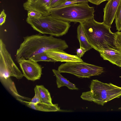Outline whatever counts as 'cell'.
<instances>
[{"label": "cell", "instance_id": "cell-1", "mask_svg": "<svg viewBox=\"0 0 121 121\" xmlns=\"http://www.w3.org/2000/svg\"><path fill=\"white\" fill-rule=\"evenodd\" d=\"M23 39L16 52L17 61L20 59H30L37 55L50 50H64L68 47L65 40L51 35L35 34L24 37Z\"/></svg>", "mask_w": 121, "mask_h": 121}, {"label": "cell", "instance_id": "cell-2", "mask_svg": "<svg viewBox=\"0 0 121 121\" xmlns=\"http://www.w3.org/2000/svg\"><path fill=\"white\" fill-rule=\"evenodd\" d=\"M80 23L89 43L99 52L105 49L116 47L114 33L103 22H97L93 18Z\"/></svg>", "mask_w": 121, "mask_h": 121}, {"label": "cell", "instance_id": "cell-3", "mask_svg": "<svg viewBox=\"0 0 121 121\" xmlns=\"http://www.w3.org/2000/svg\"><path fill=\"white\" fill-rule=\"evenodd\" d=\"M90 88V91L82 93L81 98L102 106L121 96V87L111 83H105L97 79L93 80Z\"/></svg>", "mask_w": 121, "mask_h": 121}, {"label": "cell", "instance_id": "cell-4", "mask_svg": "<svg viewBox=\"0 0 121 121\" xmlns=\"http://www.w3.org/2000/svg\"><path fill=\"white\" fill-rule=\"evenodd\" d=\"M94 8L88 2L78 3L50 9V15L65 21L82 22L94 18Z\"/></svg>", "mask_w": 121, "mask_h": 121}, {"label": "cell", "instance_id": "cell-5", "mask_svg": "<svg viewBox=\"0 0 121 121\" xmlns=\"http://www.w3.org/2000/svg\"><path fill=\"white\" fill-rule=\"evenodd\" d=\"M26 21L39 33L57 37L65 34L70 26L69 22L56 19L50 15L42 16L38 18L27 17Z\"/></svg>", "mask_w": 121, "mask_h": 121}, {"label": "cell", "instance_id": "cell-6", "mask_svg": "<svg viewBox=\"0 0 121 121\" xmlns=\"http://www.w3.org/2000/svg\"><path fill=\"white\" fill-rule=\"evenodd\" d=\"M58 70L60 73H70L80 78H89L92 76L101 74L104 72L103 67L83 61L66 62L61 64Z\"/></svg>", "mask_w": 121, "mask_h": 121}, {"label": "cell", "instance_id": "cell-7", "mask_svg": "<svg viewBox=\"0 0 121 121\" xmlns=\"http://www.w3.org/2000/svg\"><path fill=\"white\" fill-rule=\"evenodd\" d=\"M0 76L1 81L11 77L20 79L24 76L14 63L1 39H0Z\"/></svg>", "mask_w": 121, "mask_h": 121}, {"label": "cell", "instance_id": "cell-8", "mask_svg": "<svg viewBox=\"0 0 121 121\" xmlns=\"http://www.w3.org/2000/svg\"><path fill=\"white\" fill-rule=\"evenodd\" d=\"M17 62L19 65L24 76L28 80L35 81L40 79L42 68L37 62L30 59H20Z\"/></svg>", "mask_w": 121, "mask_h": 121}, {"label": "cell", "instance_id": "cell-9", "mask_svg": "<svg viewBox=\"0 0 121 121\" xmlns=\"http://www.w3.org/2000/svg\"><path fill=\"white\" fill-rule=\"evenodd\" d=\"M51 0H27L23 4L24 9L33 10L41 13L43 16L50 15Z\"/></svg>", "mask_w": 121, "mask_h": 121}, {"label": "cell", "instance_id": "cell-10", "mask_svg": "<svg viewBox=\"0 0 121 121\" xmlns=\"http://www.w3.org/2000/svg\"><path fill=\"white\" fill-rule=\"evenodd\" d=\"M121 0H108L104 9L103 22L111 28Z\"/></svg>", "mask_w": 121, "mask_h": 121}, {"label": "cell", "instance_id": "cell-11", "mask_svg": "<svg viewBox=\"0 0 121 121\" xmlns=\"http://www.w3.org/2000/svg\"><path fill=\"white\" fill-rule=\"evenodd\" d=\"M45 52L49 57L56 62H67L83 61L82 59L76 55L68 54L62 50L54 49L48 50Z\"/></svg>", "mask_w": 121, "mask_h": 121}, {"label": "cell", "instance_id": "cell-12", "mask_svg": "<svg viewBox=\"0 0 121 121\" xmlns=\"http://www.w3.org/2000/svg\"><path fill=\"white\" fill-rule=\"evenodd\" d=\"M99 53L104 60H108L119 67L121 62V48L116 47L105 49Z\"/></svg>", "mask_w": 121, "mask_h": 121}, {"label": "cell", "instance_id": "cell-13", "mask_svg": "<svg viewBox=\"0 0 121 121\" xmlns=\"http://www.w3.org/2000/svg\"><path fill=\"white\" fill-rule=\"evenodd\" d=\"M27 106L34 110L45 112H56L60 111L57 104H50L41 102L36 104H33L25 102Z\"/></svg>", "mask_w": 121, "mask_h": 121}, {"label": "cell", "instance_id": "cell-14", "mask_svg": "<svg viewBox=\"0 0 121 121\" xmlns=\"http://www.w3.org/2000/svg\"><path fill=\"white\" fill-rule=\"evenodd\" d=\"M52 71L56 78V83L58 88H60L62 86H66L69 89L76 90H78V89L76 87L74 84L70 82L63 76L58 70L53 69Z\"/></svg>", "mask_w": 121, "mask_h": 121}, {"label": "cell", "instance_id": "cell-15", "mask_svg": "<svg viewBox=\"0 0 121 121\" xmlns=\"http://www.w3.org/2000/svg\"><path fill=\"white\" fill-rule=\"evenodd\" d=\"M77 33V38L80 43V46L85 48L87 51L92 49V48L88 42L82 26L80 23L78 26Z\"/></svg>", "mask_w": 121, "mask_h": 121}, {"label": "cell", "instance_id": "cell-16", "mask_svg": "<svg viewBox=\"0 0 121 121\" xmlns=\"http://www.w3.org/2000/svg\"><path fill=\"white\" fill-rule=\"evenodd\" d=\"M36 88L41 102L53 104L50 94L48 90L42 85H36Z\"/></svg>", "mask_w": 121, "mask_h": 121}, {"label": "cell", "instance_id": "cell-17", "mask_svg": "<svg viewBox=\"0 0 121 121\" xmlns=\"http://www.w3.org/2000/svg\"><path fill=\"white\" fill-rule=\"evenodd\" d=\"M30 59L37 62L41 61L56 62L55 60L49 57L46 52L37 55Z\"/></svg>", "mask_w": 121, "mask_h": 121}, {"label": "cell", "instance_id": "cell-18", "mask_svg": "<svg viewBox=\"0 0 121 121\" xmlns=\"http://www.w3.org/2000/svg\"><path fill=\"white\" fill-rule=\"evenodd\" d=\"M115 18L117 30L120 31L121 30V0L116 13Z\"/></svg>", "mask_w": 121, "mask_h": 121}, {"label": "cell", "instance_id": "cell-19", "mask_svg": "<svg viewBox=\"0 0 121 121\" xmlns=\"http://www.w3.org/2000/svg\"><path fill=\"white\" fill-rule=\"evenodd\" d=\"M115 38V45L121 48V32L118 31L114 33Z\"/></svg>", "mask_w": 121, "mask_h": 121}, {"label": "cell", "instance_id": "cell-20", "mask_svg": "<svg viewBox=\"0 0 121 121\" xmlns=\"http://www.w3.org/2000/svg\"><path fill=\"white\" fill-rule=\"evenodd\" d=\"M88 2V1L87 0H74L69 1H67L65 2V3L62 5L58 6L54 8H58L63 6L78 3Z\"/></svg>", "mask_w": 121, "mask_h": 121}, {"label": "cell", "instance_id": "cell-21", "mask_svg": "<svg viewBox=\"0 0 121 121\" xmlns=\"http://www.w3.org/2000/svg\"><path fill=\"white\" fill-rule=\"evenodd\" d=\"M67 0H51L50 4V9L61 5Z\"/></svg>", "mask_w": 121, "mask_h": 121}, {"label": "cell", "instance_id": "cell-22", "mask_svg": "<svg viewBox=\"0 0 121 121\" xmlns=\"http://www.w3.org/2000/svg\"><path fill=\"white\" fill-rule=\"evenodd\" d=\"M42 14L38 12L33 11H28V17L31 18H38L41 17L42 16Z\"/></svg>", "mask_w": 121, "mask_h": 121}, {"label": "cell", "instance_id": "cell-23", "mask_svg": "<svg viewBox=\"0 0 121 121\" xmlns=\"http://www.w3.org/2000/svg\"><path fill=\"white\" fill-rule=\"evenodd\" d=\"M35 95L33 98L29 102L33 104H36L41 102L39 95L35 87L34 88Z\"/></svg>", "mask_w": 121, "mask_h": 121}, {"label": "cell", "instance_id": "cell-24", "mask_svg": "<svg viewBox=\"0 0 121 121\" xmlns=\"http://www.w3.org/2000/svg\"><path fill=\"white\" fill-rule=\"evenodd\" d=\"M86 51V49L85 48L83 47H80V48L77 49L76 50V55L79 57L81 58Z\"/></svg>", "mask_w": 121, "mask_h": 121}, {"label": "cell", "instance_id": "cell-25", "mask_svg": "<svg viewBox=\"0 0 121 121\" xmlns=\"http://www.w3.org/2000/svg\"><path fill=\"white\" fill-rule=\"evenodd\" d=\"M6 15L4 9L1 12L0 15V25H2L5 22Z\"/></svg>", "mask_w": 121, "mask_h": 121}, {"label": "cell", "instance_id": "cell-26", "mask_svg": "<svg viewBox=\"0 0 121 121\" xmlns=\"http://www.w3.org/2000/svg\"><path fill=\"white\" fill-rule=\"evenodd\" d=\"M88 2L96 5H99L102 2L108 0H87Z\"/></svg>", "mask_w": 121, "mask_h": 121}, {"label": "cell", "instance_id": "cell-27", "mask_svg": "<svg viewBox=\"0 0 121 121\" xmlns=\"http://www.w3.org/2000/svg\"><path fill=\"white\" fill-rule=\"evenodd\" d=\"M119 67H121V63H120V64Z\"/></svg>", "mask_w": 121, "mask_h": 121}, {"label": "cell", "instance_id": "cell-28", "mask_svg": "<svg viewBox=\"0 0 121 121\" xmlns=\"http://www.w3.org/2000/svg\"><path fill=\"white\" fill-rule=\"evenodd\" d=\"M67 0V1H72V0Z\"/></svg>", "mask_w": 121, "mask_h": 121}, {"label": "cell", "instance_id": "cell-29", "mask_svg": "<svg viewBox=\"0 0 121 121\" xmlns=\"http://www.w3.org/2000/svg\"><path fill=\"white\" fill-rule=\"evenodd\" d=\"M120 32H121V31H120Z\"/></svg>", "mask_w": 121, "mask_h": 121}]
</instances>
